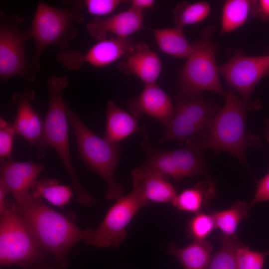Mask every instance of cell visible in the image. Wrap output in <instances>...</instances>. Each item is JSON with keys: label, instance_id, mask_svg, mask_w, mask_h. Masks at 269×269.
I'll return each mask as SVG.
<instances>
[{"label": "cell", "instance_id": "31", "mask_svg": "<svg viewBox=\"0 0 269 269\" xmlns=\"http://www.w3.org/2000/svg\"><path fill=\"white\" fill-rule=\"evenodd\" d=\"M16 134L13 125L0 119V160L11 159L13 143Z\"/></svg>", "mask_w": 269, "mask_h": 269}, {"label": "cell", "instance_id": "2", "mask_svg": "<svg viewBox=\"0 0 269 269\" xmlns=\"http://www.w3.org/2000/svg\"><path fill=\"white\" fill-rule=\"evenodd\" d=\"M260 107L259 100L245 101L229 86L224 106L214 116L204 135L197 140L186 142V145L201 151L212 149L228 152L247 166V149L260 146L261 141L256 134L246 132V117L250 111Z\"/></svg>", "mask_w": 269, "mask_h": 269}, {"label": "cell", "instance_id": "10", "mask_svg": "<svg viewBox=\"0 0 269 269\" xmlns=\"http://www.w3.org/2000/svg\"><path fill=\"white\" fill-rule=\"evenodd\" d=\"M145 155L142 167L175 179L207 174L208 168L202 151L191 146L171 150L154 149L147 140L141 142Z\"/></svg>", "mask_w": 269, "mask_h": 269}, {"label": "cell", "instance_id": "22", "mask_svg": "<svg viewBox=\"0 0 269 269\" xmlns=\"http://www.w3.org/2000/svg\"><path fill=\"white\" fill-rule=\"evenodd\" d=\"M168 251L179 261L183 269H207L213 256V246L206 240H195L182 248L172 243Z\"/></svg>", "mask_w": 269, "mask_h": 269}, {"label": "cell", "instance_id": "14", "mask_svg": "<svg viewBox=\"0 0 269 269\" xmlns=\"http://www.w3.org/2000/svg\"><path fill=\"white\" fill-rule=\"evenodd\" d=\"M127 106L136 119L147 115L159 121L164 128L171 120L174 109L172 98L156 83L144 85L137 97L128 100Z\"/></svg>", "mask_w": 269, "mask_h": 269}, {"label": "cell", "instance_id": "15", "mask_svg": "<svg viewBox=\"0 0 269 269\" xmlns=\"http://www.w3.org/2000/svg\"><path fill=\"white\" fill-rule=\"evenodd\" d=\"M44 167L42 164L31 161L0 160V182L14 201H19L30 194L32 185Z\"/></svg>", "mask_w": 269, "mask_h": 269}, {"label": "cell", "instance_id": "25", "mask_svg": "<svg viewBox=\"0 0 269 269\" xmlns=\"http://www.w3.org/2000/svg\"><path fill=\"white\" fill-rule=\"evenodd\" d=\"M250 206L242 201L235 202L227 210L215 211L212 215L216 228L219 229L223 235L232 236L236 234L240 222L248 217Z\"/></svg>", "mask_w": 269, "mask_h": 269}, {"label": "cell", "instance_id": "27", "mask_svg": "<svg viewBox=\"0 0 269 269\" xmlns=\"http://www.w3.org/2000/svg\"><path fill=\"white\" fill-rule=\"evenodd\" d=\"M211 9L210 4L204 1L179 2L174 10L175 25L183 28L200 22L208 17Z\"/></svg>", "mask_w": 269, "mask_h": 269}, {"label": "cell", "instance_id": "33", "mask_svg": "<svg viewBox=\"0 0 269 269\" xmlns=\"http://www.w3.org/2000/svg\"><path fill=\"white\" fill-rule=\"evenodd\" d=\"M268 200H269V173L258 181L255 197L249 205L252 207Z\"/></svg>", "mask_w": 269, "mask_h": 269}, {"label": "cell", "instance_id": "19", "mask_svg": "<svg viewBox=\"0 0 269 269\" xmlns=\"http://www.w3.org/2000/svg\"><path fill=\"white\" fill-rule=\"evenodd\" d=\"M133 187L139 190L147 201L171 202L177 195L174 187L161 174L143 167L131 172Z\"/></svg>", "mask_w": 269, "mask_h": 269}, {"label": "cell", "instance_id": "1", "mask_svg": "<svg viewBox=\"0 0 269 269\" xmlns=\"http://www.w3.org/2000/svg\"><path fill=\"white\" fill-rule=\"evenodd\" d=\"M13 203L38 243L54 258L57 269L66 267L67 256L76 244L83 241L91 245L94 229H80L30 193Z\"/></svg>", "mask_w": 269, "mask_h": 269}, {"label": "cell", "instance_id": "6", "mask_svg": "<svg viewBox=\"0 0 269 269\" xmlns=\"http://www.w3.org/2000/svg\"><path fill=\"white\" fill-rule=\"evenodd\" d=\"M66 111L81 160L107 184L105 199L118 200L124 195L123 186L115 179V172L122 154L121 147L97 135L71 109L69 103H66Z\"/></svg>", "mask_w": 269, "mask_h": 269}, {"label": "cell", "instance_id": "38", "mask_svg": "<svg viewBox=\"0 0 269 269\" xmlns=\"http://www.w3.org/2000/svg\"><path fill=\"white\" fill-rule=\"evenodd\" d=\"M266 252L267 255H269V250Z\"/></svg>", "mask_w": 269, "mask_h": 269}, {"label": "cell", "instance_id": "9", "mask_svg": "<svg viewBox=\"0 0 269 269\" xmlns=\"http://www.w3.org/2000/svg\"><path fill=\"white\" fill-rule=\"evenodd\" d=\"M22 17L16 14L7 16L0 12V77L3 81L18 76L33 82L36 73L25 53V44L31 39L28 30L22 31Z\"/></svg>", "mask_w": 269, "mask_h": 269}, {"label": "cell", "instance_id": "24", "mask_svg": "<svg viewBox=\"0 0 269 269\" xmlns=\"http://www.w3.org/2000/svg\"><path fill=\"white\" fill-rule=\"evenodd\" d=\"M30 193L35 198H44L59 207H64L74 195L69 186L61 185L57 179L51 178L37 180Z\"/></svg>", "mask_w": 269, "mask_h": 269}, {"label": "cell", "instance_id": "20", "mask_svg": "<svg viewBox=\"0 0 269 269\" xmlns=\"http://www.w3.org/2000/svg\"><path fill=\"white\" fill-rule=\"evenodd\" d=\"M106 116L103 138L111 143L119 144L120 141L139 131L136 118L118 107L112 100L107 103Z\"/></svg>", "mask_w": 269, "mask_h": 269}, {"label": "cell", "instance_id": "30", "mask_svg": "<svg viewBox=\"0 0 269 269\" xmlns=\"http://www.w3.org/2000/svg\"><path fill=\"white\" fill-rule=\"evenodd\" d=\"M267 256L266 252L252 251L243 244L236 253L238 269H263Z\"/></svg>", "mask_w": 269, "mask_h": 269}, {"label": "cell", "instance_id": "8", "mask_svg": "<svg viewBox=\"0 0 269 269\" xmlns=\"http://www.w3.org/2000/svg\"><path fill=\"white\" fill-rule=\"evenodd\" d=\"M172 117L164 128L158 141H192L202 137L211 121L219 111L218 106L202 97V94L179 91L175 95Z\"/></svg>", "mask_w": 269, "mask_h": 269}, {"label": "cell", "instance_id": "5", "mask_svg": "<svg viewBox=\"0 0 269 269\" xmlns=\"http://www.w3.org/2000/svg\"><path fill=\"white\" fill-rule=\"evenodd\" d=\"M82 7L72 5L61 8L39 1L28 29L34 45L30 62L36 73L40 69V58L48 47L54 45L65 50L69 42L76 37L77 27L84 20Z\"/></svg>", "mask_w": 269, "mask_h": 269}, {"label": "cell", "instance_id": "7", "mask_svg": "<svg viewBox=\"0 0 269 269\" xmlns=\"http://www.w3.org/2000/svg\"><path fill=\"white\" fill-rule=\"evenodd\" d=\"M215 31L214 26L205 28L198 41L193 43V50L178 75L180 91L196 94L208 91L225 97L216 60L218 46L212 40Z\"/></svg>", "mask_w": 269, "mask_h": 269}, {"label": "cell", "instance_id": "12", "mask_svg": "<svg viewBox=\"0 0 269 269\" xmlns=\"http://www.w3.org/2000/svg\"><path fill=\"white\" fill-rule=\"evenodd\" d=\"M219 68L229 86L249 102L256 85L269 75V55L247 56L237 53Z\"/></svg>", "mask_w": 269, "mask_h": 269}, {"label": "cell", "instance_id": "23", "mask_svg": "<svg viewBox=\"0 0 269 269\" xmlns=\"http://www.w3.org/2000/svg\"><path fill=\"white\" fill-rule=\"evenodd\" d=\"M183 28L175 26L168 28L152 29L158 48L163 53L179 58H187L193 43L186 38Z\"/></svg>", "mask_w": 269, "mask_h": 269}, {"label": "cell", "instance_id": "4", "mask_svg": "<svg viewBox=\"0 0 269 269\" xmlns=\"http://www.w3.org/2000/svg\"><path fill=\"white\" fill-rule=\"evenodd\" d=\"M0 264L22 269H57L54 258L38 243L10 200L0 215Z\"/></svg>", "mask_w": 269, "mask_h": 269}, {"label": "cell", "instance_id": "17", "mask_svg": "<svg viewBox=\"0 0 269 269\" xmlns=\"http://www.w3.org/2000/svg\"><path fill=\"white\" fill-rule=\"evenodd\" d=\"M144 13L129 7L126 10L106 18L96 17L86 28L90 35L98 40L107 38L110 33L118 37H129L143 26Z\"/></svg>", "mask_w": 269, "mask_h": 269}, {"label": "cell", "instance_id": "29", "mask_svg": "<svg viewBox=\"0 0 269 269\" xmlns=\"http://www.w3.org/2000/svg\"><path fill=\"white\" fill-rule=\"evenodd\" d=\"M216 228L211 214L199 212L189 220L187 225L188 236L195 240H204Z\"/></svg>", "mask_w": 269, "mask_h": 269}, {"label": "cell", "instance_id": "18", "mask_svg": "<svg viewBox=\"0 0 269 269\" xmlns=\"http://www.w3.org/2000/svg\"><path fill=\"white\" fill-rule=\"evenodd\" d=\"M122 72L138 77L144 85L156 83L162 69L157 54L144 43H134L119 63Z\"/></svg>", "mask_w": 269, "mask_h": 269}, {"label": "cell", "instance_id": "16", "mask_svg": "<svg viewBox=\"0 0 269 269\" xmlns=\"http://www.w3.org/2000/svg\"><path fill=\"white\" fill-rule=\"evenodd\" d=\"M34 97L35 92L30 88L14 93L11 97L16 108L13 128L16 134L22 136L30 148L39 140L44 129V122L32 105Z\"/></svg>", "mask_w": 269, "mask_h": 269}, {"label": "cell", "instance_id": "36", "mask_svg": "<svg viewBox=\"0 0 269 269\" xmlns=\"http://www.w3.org/2000/svg\"><path fill=\"white\" fill-rule=\"evenodd\" d=\"M8 192L3 184L0 182V215L2 214L6 208L7 200L6 199Z\"/></svg>", "mask_w": 269, "mask_h": 269}, {"label": "cell", "instance_id": "37", "mask_svg": "<svg viewBox=\"0 0 269 269\" xmlns=\"http://www.w3.org/2000/svg\"><path fill=\"white\" fill-rule=\"evenodd\" d=\"M267 128L266 130V137L268 141L269 142V120H267L266 122Z\"/></svg>", "mask_w": 269, "mask_h": 269}, {"label": "cell", "instance_id": "35", "mask_svg": "<svg viewBox=\"0 0 269 269\" xmlns=\"http://www.w3.org/2000/svg\"><path fill=\"white\" fill-rule=\"evenodd\" d=\"M130 2V7L143 12V10L152 8L155 1L153 0H132Z\"/></svg>", "mask_w": 269, "mask_h": 269}, {"label": "cell", "instance_id": "34", "mask_svg": "<svg viewBox=\"0 0 269 269\" xmlns=\"http://www.w3.org/2000/svg\"><path fill=\"white\" fill-rule=\"evenodd\" d=\"M251 14L264 22L269 21V0H251Z\"/></svg>", "mask_w": 269, "mask_h": 269}, {"label": "cell", "instance_id": "11", "mask_svg": "<svg viewBox=\"0 0 269 269\" xmlns=\"http://www.w3.org/2000/svg\"><path fill=\"white\" fill-rule=\"evenodd\" d=\"M148 205L137 189L116 201L103 221L94 229L91 245L97 248L119 247L127 238L126 228L137 212Z\"/></svg>", "mask_w": 269, "mask_h": 269}, {"label": "cell", "instance_id": "26", "mask_svg": "<svg viewBox=\"0 0 269 269\" xmlns=\"http://www.w3.org/2000/svg\"><path fill=\"white\" fill-rule=\"evenodd\" d=\"M251 10V0H229L223 6L222 19V34L232 32L246 22Z\"/></svg>", "mask_w": 269, "mask_h": 269}, {"label": "cell", "instance_id": "13", "mask_svg": "<svg viewBox=\"0 0 269 269\" xmlns=\"http://www.w3.org/2000/svg\"><path fill=\"white\" fill-rule=\"evenodd\" d=\"M134 45L130 37L107 38L99 40L85 53L75 50H65L59 52L56 58L70 70H78L84 63L102 67L125 56Z\"/></svg>", "mask_w": 269, "mask_h": 269}, {"label": "cell", "instance_id": "21", "mask_svg": "<svg viewBox=\"0 0 269 269\" xmlns=\"http://www.w3.org/2000/svg\"><path fill=\"white\" fill-rule=\"evenodd\" d=\"M216 194L215 182L207 178L177 194L172 204L179 210L196 214L207 206Z\"/></svg>", "mask_w": 269, "mask_h": 269}, {"label": "cell", "instance_id": "3", "mask_svg": "<svg viewBox=\"0 0 269 269\" xmlns=\"http://www.w3.org/2000/svg\"><path fill=\"white\" fill-rule=\"evenodd\" d=\"M47 87L49 94L47 111L44 122L42 135L36 144V156L42 159L48 146L57 153L71 180L77 201L85 207H90L96 200L90 195L80 182L71 160L68 136V119L66 103L63 91L69 84L67 77L52 76L48 78Z\"/></svg>", "mask_w": 269, "mask_h": 269}, {"label": "cell", "instance_id": "32", "mask_svg": "<svg viewBox=\"0 0 269 269\" xmlns=\"http://www.w3.org/2000/svg\"><path fill=\"white\" fill-rule=\"evenodd\" d=\"M124 2L122 0H86L84 3L90 14L98 16L112 13Z\"/></svg>", "mask_w": 269, "mask_h": 269}, {"label": "cell", "instance_id": "28", "mask_svg": "<svg viewBox=\"0 0 269 269\" xmlns=\"http://www.w3.org/2000/svg\"><path fill=\"white\" fill-rule=\"evenodd\" d=\"M221 248L213 255L207 269H238L236 253L243 244L236 234L223 235L221 239Z\"/></svg>", "mask_w": 269, "mask_h": 269}]
</instances>
